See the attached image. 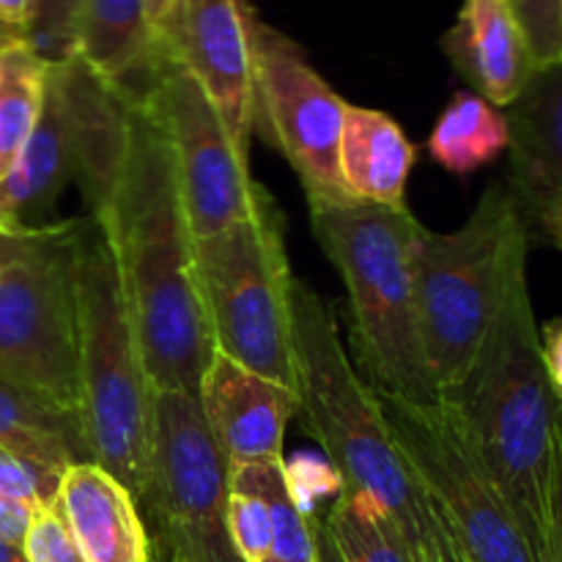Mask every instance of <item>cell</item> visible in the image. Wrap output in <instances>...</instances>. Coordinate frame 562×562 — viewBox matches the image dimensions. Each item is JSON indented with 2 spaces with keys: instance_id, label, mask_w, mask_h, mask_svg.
Returning a JSON list of instances; mask_svg holds the SVG:
<instances>
[{
  "instance_id": "obj_1",
  "label": "cell",
  "mask_w": 562,
  "mask_h": 562,
  "mask_svg": "<svg viewBox=\"0 0 562 562\" xmlns=\"http://www.w3.org/2000/svg\"><path fill=\"white\" fill-rule=\"evenodd\" d=\"M93 220L113 250L148 384L198 398L214 346L198 291L195 236L168 140L135 97L113 192Z\"/></svg>"
},
{
  "instance_id": "obj_2",
  "label": "cell",
  "mask_w": 562,
  "mask_h": 562,
  "mask_svg": "<svg viewBox=\"0 0 562 562\" xmlns=\"http://www.w3.org/2000/svg\"><path fill=\"white\" fill-rule=\"evenodd\" d=\"M296 415L327 453L340 486L382 505L417 562H467L459 543L412 477L376 393L346 355L333 302L294 285Z\"/></svg>"
},
{
  "instance_id": "obj_3",
  "label": "cell",
  "mask_w": 562,
  "mask_h": 562,
  "mask_svg": "<svg viewBox=\"0 0 562 562\" xmlns=\"http://www.w3.org/2000/svg\"><path fill=\"white\" fill-rule=\"evenodd\" d=\"M448 398L459 404L470 423L477 448L538 562H547L560 398L543 368L527 272L516 278L470 376Z\"/></svg>"
},
{
  "instance_id": "obj_4",
  "label": "cell",
  "mask_w": 562,
  "mask_h": 562,
  "mask_svg": "<svg viewBox=\"0 0 562 562\" xmlns=\"http://www.w3.org/2000/svg\"><path fill=\"white\" fill-rule=\"evenodd\" d=\"M311 223L349 294V338L362 379L395 398H442L417 318L412 250L420 223L412 209L316 203Z\"/></svg>"
},
{
  "instance_id": "obj_5",
  "label": "cell",
  "mask_w": 562,
  "mask_h": 562,
  "mask_svg": "<svg viewBox=\"0 0 562 562\" xmlns=\"http://www.w3.org/2000/svg\"><path fill=\"white\" fill-rule=\"evenodd\" d=\"M530 225L505 181L486 187L481 203L453 234L417 228L412 250L417 318L439 393L464 384L514 289L527 272Z\"/></svg>"
},
{
  "instance_id": "obj_6",
  "label": "cell",
  "mask_w": 562,
  "mask_h": 562,
  "mask_svg": "<svg viewBox=\"0 0 562 562\" xmlns=\"http://www.w3.org/2000/svg\"><path fill=\"white\" fill-rule=\"evenodd\" d=\"M77 333H80V423L88 456L124 483L146 486L154 390L126 311L108 236L93 217L77 234Z\"/></svg>"
},
{
  "instance_id": "obj_7",
  "label": "cell",
  "mask_w": 562,
  "mask_h": 562,
  "mask_svg": "<svg viewBox=\"0 0 562 562\" xmlns=\"http://www.w3.org/2000/svg\"><path fill=\"white\" fill-rule=\"evenodd\" d=\"M126 113L130 97L77 55L49 64L36 126L14 168L0 179V225L36 228L69 184L80 187L97 217L124 157Z\"/></svg>"
},
{
  "instance_id": "obj_8",
  "label": "cell",
  "mask_w": 562,
  "mask_h": 562,
  "mask_svg": "<svg viewBox=\"0 0 562 562\" xmlns=\"http://www.w3.org/2000/svg\"><path fill=\"white\" fill-rule=\"evenodd\" d=\"M195 278L214 351L296 393V280L269 192L250 217L195 239Z\"/></svg>"
},
{
  "instance_id": "obj_9",
  "label": "cell",
  "mask_w": 562,
  "mask_h": 562,
  "mask_svg": "<svg viewBox=\"0 0 562 562\" xmlns=\"http://www.w3.org/2000/svg\"><path fill=\"white\" fill-rule=\"evenodd\" d=\"M80 223L11 228L0 258V379L80 415Z\"/></svg>"
},
{
  "instance_id": "obj_10",
  "label": "cell",
  "mask_w": 562,
  "mask_h": 562,
  "mask_svg": "<svg viewBox=\"0 0 562 562\" xmlns=\"http://www.w3.org/2000/svg\"><path fill=\"white\" fill-rule=\"evenodd\" d=\"M376 398L412 477L456 538L464 560L538 562L459 404L448 395L426 404L382 393Z\"/></svg>"
},
{
  "instance_id": "obj_11",
  "label": "cell",
  "mask_w": 562,
  "mask_h": 562,
  "mask_svg": "<svg viewBox=\"0 0 562 562\" xmlns=\"http://www.w3.org/2000/svg\"><path fill=\"white\" fill-rule=\"evenodd\" d=\"M228 467L198 398L154 393L146 486L137 497L151 562H241L228 536Z\"/></svg>"
},
{
  "instance_id": "obj_12",
  "label": "cell",
  "mask_w": 562,
  "mask_h": 562,
  "mask_svg": "<svg viewBox=\"0 0 562 562\" xmlns=\"http://www.w3.org/2000/svg\"><path fill=\"white\" fill-rule=\"evenodd\" d=\"M135 99L168 140L195 239H206L256 212L267 190L250 179L247 154L234 143L206 91L162 49Z\"/></svg>"
},
{
  "instance_id": "obj_13",
  "label": "cell",
  "mask_w": 562,
  "mask_h": 562,
  "mask_svg": "<svg viewBox=\"0 0 562 562\" xmlns=\"http://www.w3.org/2000/svg\"><path fill=\"white\" fill-rule=\"evenodd\" d=\"M346 104L289 36L252 22V130L289 159L311 206L355 201L338 170Z\"/></svg>"
},
{
  "instance_id": "obj_14",
  "label": "cell",
  "mask_w": 562,
  "mask_h": 562,
  "mask_svg": "<svg viewBox=\"0 0 562 562\" xmlns=\"http://www.w3.org/2000/svg\"><path fill=\"white\" fill-rule=\"evenodd\" d=\"M252 22L245 0H173L154 25L157 47L206 91L245 154L252 135Z\"/></svg>"
},
{
  "instance_id": "obj_15",
  "label": "cell",
  "mask_w": 562,
  "mask_h": 562,
  "mask_svg": "<svg viewBox=\"0 0 562 562\" xmlns=\"http://www.w3.org/2000/svg\"><path fill=\"white\" fill-rule=\"evenodd\" d=\"M198 404L228 464L283 461L285 428L296 415L294 390L212 351Z\"/></svg>"
},
{
  "instance_id": "obj_16",
  "label": "cell",
  "mask_w": 562,
  "mask_h": 562,
  "mask_svg": "<svg viewBox=\"0 0 562 562\" xmlns=\"http://www.w3.org/2000/svg\"><path fill=\"white\" fill-rule=\"evenodd\" d=\"M445 49L477 97L494 108H510L536 75L508 0H464L445 36Z\"/></svg>"
},
{
  "instance_id": "obj_17",
  "label": "cell",
  "mask_w": 562,
  "mask_h": 562,
  "mask_svg": "<svg viewBox=\"0 0 562 562\" xmlns=\"http://www.w3.org/2000/svg\"><path fill=\"white\" fill-rule=\"evenodd\" d=\"M55 499L86 562H151L137 499L108 470L93 461L69 467Z\"/></svg>"
},
{
  "instance_id": "obj_18",
  "label": "cell",
  "mask_w": 562,
  "mask_h": 562,
  "mask_svg": "<svg viewBox=\"0 0 562 562\" xmlns=\"http://www.w3.org/2000/svg\"><path fill=\"white\" fill-rule=\"evenodd\" d=\"M510 190L525 220L562 198V60L536 71L510 108Z\"/></svg>"
},
{
  "instance_id": "obj_19",
  "label": "cell",
  "mask_w": 562,
  "mask_h": 562,
  "mask_svg": "<svg viewBox=\"0 0 562 562\" xmlns=\"http://www.w3.org/2000/svg\"><path fill=\"white\" fill-rule=\"evenodd\" d=\"M417 148L387 113L346 104L340 132L338 170L355 201L376 206H406V181L415 168Z\"/></svg>"
},
{
  "instance_id": "obj_20",
  "label": "cell",
  "mask_w": 562,
  "mask_h": 562,
  "mask_svg": "<svg viewBox=\"0 0 562 562\" xmlns=\"http://www.w3.org/2000/svg\"><path fill=\"white\" fill-rule=\"evenodd\" d=\"M75 55L104 82L135 97L159 55L146 0H80Z\"/></svg>"
},
{
  "instance_id": "obj_21",
  "label": "cell",
  "mask_w": 562,
  "mask_h": 562,
  "mask_svg": "<svg viewBox=\"0 0 562 562\" xmlns=\"http://www.w3.org/2000/svg\"><path fill=\"white\" fill-rule=\"evenodd\" d=\"M0 448L55 477L91 461L77 412L5 379H0Z\"/></svg>"
},
{
  "instance_id": "obj_22",
  "label": "cell",
  "mask_w": 562,
  "mask_h": 562,
  "mask_svg": "<svg viewBox=\"0 0 562 562\" xmlns=\"http://www.w3.org/2000/svg\"><path fill=\"white\" fill-rule=\"evenodd\" d=\"M510 146V130L503 110L477 93H456L439 113L428 137V154L448 173L467 176L494 162Z\"/></svg>"
},
{
  "instance_id": "obj_23",
  "label": "cell",
  "mask_w": 562,
  "mask_h": 562,
  "mask_svg": "<svg viewBox=\"0 0 562 562\" xmlns=\"http://www.w3.org/2000/svg\"><path fill=\"white\" fill-rule=\"evenodd\" d=\"M49 60L25 38H0V179L14 168L36 126L47 88Z\"/></svg>"
},
{
  "instance_id": "obj_24",
  "label": "cell",
  "mask_w": 562,
  "mask_h": 562,
  "mask_svg": "<svg viewBox=\"0 0 562 562\" xmlns=\"http://www.w3.org/2000/svg\"><path fill=\"white\" fill-rule=\"evenodd\" d=\"M228 488L261 499L272 519V558L316 562L313 521L307 519L285 461H250L228 467Z\"/></svg>"
},
{
  "instance_id": "obj_25",
  "label": "cell",
  "mask_w": 562,
  "mask_h": 562,
  "mask_svg": "<svg viewBox=\"0 0 562 562\" xmlns=\"http://www.w3.org/2000/svg\"><path fill=\"white\" fill-rule=\"evenodd\" d=\"M322 525L344 562H417L393 516L355 488L340 486Z\"/></svg>"
},
{
  "instance_id": "obj_26",
  "label": "cell",
  "mask_w": 562,
  "mask_h": 562,
  "mask_svg": "<svg viewBox=\"0 0 562 562\" xmlns=\"http://www.w3.org/2000/svg\"><path fill=\"white\" fill-rule=\"evenodd\" d=\"M77 9H80V0H33L25 42L49 64L75 55Z\"/></svg>"
},
{
  "instance_id": "obj_27",
  "label": "cell",
  "mask_w": 562,
  "mask_h": 562,
  "mask_svg": "<svg viewBox=\"0 0 562 562\" xmlns=\"http://www.w3.org/2000/svg\"><path fill=\"white\" fill-rule=\"evenodd\" d=\"M536 71L562 60V0H508Z\"/></svg>"
},
{
  "instance_id": "obj_28",
  "label": "cell",
  "mask_w": 562,
  "mask_h": 562,
  "mask_svg": "<svg viewBox=\"0 0 562 562\" xmlns=\"http://www.w3.org/2000/svg\"><path fill=\"white\" fill-rule=\"evenodd\" d=\"M228 536L241 562H263L272 558V519L267 505L245 492L228 497Z\"/></svg>"
},
{
  "instance_id": "obj_29",
  "label": "cell",
  "mask_w": 562,
  "mask_h": 562,
  "mask_svg": "<svg viewBox=\"0 0 562 562\" xmlns=\"http://www.w3.org/2000/svg\"><path fill=\"white\" fill-rule=\"evenodd\" d=\"M22 552L27 562H86L64 514H60L58 499L33 510Z\"/></svg>"
},
{
  "instance_id": "obj_30",
  "label": "cell",
  "mask_w": 562,
  "mask_h": 562,
  "mask_svg": "<svg viewBox=\"0 0 562 562\" xmlns=\"http://www.w3.org/2000/svg\"><path fill=\"white\" fill-rule=\"evenodd\" d=\"M60 488V477L36 470L25 459L14 456L11 450L0 448V497L14 499L25 508L38 510L55 503Z\"/></svg>"
},
{
  "instance_id": "obj_31",
  "label": "cell",
  "mask_w": 562,
  "mask_h": 562,
  "mask_svg": "<svg viewBox=\"0 0 562 562\" xmlns=\"http://www.w3.org/2000/svg\"><path fill=\"white\" fill-rule=\"evenodd\" d=\"M547 562H562V398L558 401V423H554V461H552V492H549Z\"/></svg>"
},
{
  "instance_id": "obj_32",
  "label": "cell",
  "mask_w": 562,
  "mask_h": 562,
  "mask_svg": "<svg viewBox=\"0 0 562 562\" xmlns=\"http://www.w3.org/2000/svg\"><path fill=\"white\" fill-rule=\"evenodd\" d=\"M541 357L552 390L562 398V318H552L541 333Z\"/></svg>"
},
{
  "instance_id": "obj_33",
  "label": "cell",
  "mask_w": 562,
  "mask_h": 562,
  "mask_svg": "<svg viewBox=\"0 0 562 562\" xmlns=\"http://www.w3.org/2000/svg\"><path fill=\"white\" fill-rule=\"evenodd\" d=\"M31 508L14 503V499L0 497V538L14 543V547H22L27 527H31Z\"/></svg>"
},
{
  "instance_id": "obj_34",
  "label": "cell",
  "mask_w": 562,
  "mask_h": 562,
  "mask_svg": "<svg viewBox=\"0 0 562 562\" xmlns=\"http://www.w3.org/2000/svg\"><path fill=\"white\" fill-rule=\"evenodd\" d=\"M33 16V0H0V31L25 38Z\"/></svg>"
},
{
  "instance_id": "obj_35",
  "label": "cell",
  "mask_w": 562,
  "mask_h": 562,
  "mask_svg": "<svg viewBox=\"0 0 562 562\" xmlns=\"http://www.w3.org/2000/svg\"><path fill=\"white\" fill-rule=\"evenodd\" d=\"M530 223H536L538 228L549 236V241L562 250V198L560 201H552L547 203V206L538 209V212L527 220V225Z\"/></svg>"
},
{
  "instance_id": "obj_36",
  "label": "cell",
  "mask_w": 562,
  "mask_h": 562,
  "mask_svg": "<svg viewBox=\"0 0 562 562\" xmlns=\"http://www.w3.org/2000/svg\"><path fill=\"white\" fill-rule=\"evenodd\" d=\"M313 547H316V562H344L340 560L338 549H335L333 541H329L322 519L313 521Z\"/></svg>"
},
{
  "instance_id": "obj_37",
  "label": "cell",
  "mask_w": 562,
  "mask_h": 562,
  "mask_svg": "<svg viewBox=\"0 0 562 562\" xmlns=\"http://www.w3.org/2000/svg\"><path fill=\"white\" fill-rule=\"evenodd\" d=\"M0 562H27V558L22 552V547H14V543L0 538Z\"/></svg>"
},
{
  "instance_id": "obj_38",
  "label": "cell",
  "mask_w": 562,
  "mask_h": 562,
  "mask_svg": "<svg viewBox=\"0 0 562 562\" xmlns=\"http://www.w3.org/2000/svg\"><path fill=\"white\" fill-rule=\"evenodd\" d=\"M170 3H173V0H146V14H148V22H151V27L162 20Z\"/></svg>"
},
{
  "instance_id": "obj_39",
  "label": "cell",
  "mask_w": 562,
  "mask_h": 562,
  "mask_svg": "<svg viewBox=\"0 0 562 562\" xmlns=\"http://www.w3.org/2000/svg\"><path fill=\"white\" fill-rule=\"evenodd\" d=\"M9 234H11V228H3V225H0V258H3L5 245H9Z\"/></svg>"
},
{
  "instance_id": "obj_40",
  "label": "cell",
  "mask_w": 562,
  "mask_h": 562,
  "mask_svg": "<svg viewBox=\"0 0 562 562\" xmlns=\"http://www.w3.org/2000/svg\"><path fill=\"white\" fill-rule=\"evenodd\" d=\"M263 562H283V560H278V558H267Z\"/></svg>"
},
{
  "instance_id": "obj_41",
  "label": "cell",
  "mask_w": 562,
  "mask_h": 562,
  "mask_svg": "<svg viewBox=\"0 0 562 562\" xmlns=\"http://www.w3.org/2000/svg\"><path fill=\"white\" fill-rule=\"evenodd\" d=\"M0 38H5V33H3V31H0Z\"/></svg>"
}]
</instances>
